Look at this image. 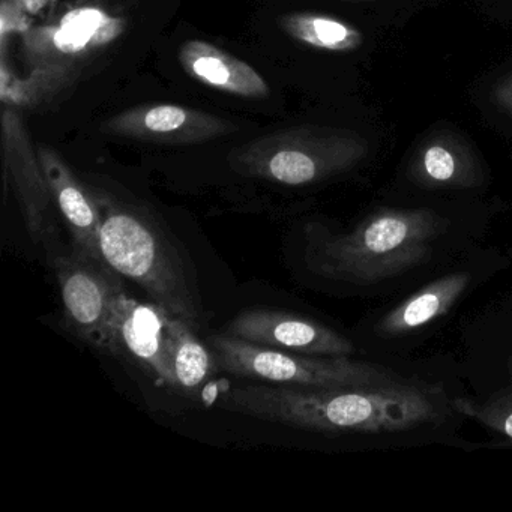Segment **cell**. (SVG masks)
Masks as SVG:
<instances>
[{
  "label": "cell",
  "instance_id": "6da1fadb",
  "mask_svg": "<svg viewBox=\"0 0 512 512\" xmlns=\"http://www.w3.org/2000/svg\"><path fill=\"white\" fill-rule=\"evenodd\" d=\"M218 407L326 434L401 433L445 418L436 388L406 380L350 388L239 386L221 394Z\"/></svg>",
  "mask_w": 512,
  "mask_h": 512
},
{
  "label": "cell",
  "instance_id": "7a4b0ae2",
  "mask_svg": "<svg viewBox=\"0 0 512 512\" xmlns=\"http://www.w3.org/2000/svg\"><path fill=\"white\" fill-rule=\"evenodd\" d=\"M101 215V250L116 272L194 331L206 325L196 272L169 227L142 203L88 184Z\"/></svg>",
  "mask_w": 512,
  "mask_h": 512
},
{
  "label": "cell",
  "instance_id": "3957f363",
  "mask_svg": "<svg viewBox=\"0 0 512 512\" xmlns=\"http://www.w3.org/2000/svg\"><path fill=\"white\" fill-rule=\"evenodd\" d=\"M443 229L430 209H380L343 235H310L305 257L322 277L376 283L424 262Z\"/></svg>",
  "mask_w": 512,
  "mask_h": 512
},
{
  "label": "cell",
  "instance_id": "277c9868",
  "mask_svg": "<svg viewBox=\"0 0 512 512\" xmlns=\"http://www.w3.org/2000/svg\"><path fill=\"white\" fill-rule=\"evenodd\" d=\"M367 154V140L353 131L296 127L245 143L233 152L230 166L247 178L302 187L347 172Z\"/></svg>",
  "mask_w": 512,
  "mask_h": 512
},
{
  "label": "cell",
  "instance_id": "5b68a950",
  "mask_svg": "<svg viewBox=\"0 0 512 512\" xmlns=\"http://www.w3.org/2000/svg\"><path fill=\"white\" fill-rule=\"evenodd\" d=\"M218 370L241 379L295 388H350L400 382L392 370L335 356L305 355L257 346L226 332L209 335Z\"/></svg>",
  "mask_w": 512,
  "mask_h": 512
},
{
  "label": "cell",
  "instance_id": "8992f818",
  "mask_svg": "<svg viewBox=\"0 0 512 512\" xmlns=\"http://www.w3.org/2000/svg\"><path fill=\"white\" fill-rule=\"evenodd\" d=\"M64 304L65 320L74 335L110 355V323L116 302L125 293L122 275L71 245L49 253Z\"/></svg>",
  "mask_w": 512,
  "mask_h": 512
},
{
  "label": "cell",
  "instance_id": "52a82bcc",
  "mask_svg": "<svg viewBox=\"0 0 512 512\" xmlns=\"http://www.w3.org/2000/svg\"><path fill=\"white\" fill-rule=\"evenodd\" d=\"M2 151L5 178L13 188L26 230L35 245L47 251L59 248V227L55 199L44 175L37 146L16 107L2 110Z\"/></svg>",
  "mask_w": 512,
  "mask_h": 512
},
{
  "label": "cell",
  "instance_id": "ba28073f",
  "mask_svg": "<svg viewBox=\"0 0 512 512\" xmlns=\"http://www.w3.org/2000/svg\"><path fill=\"white\" fill-rule=\"evenodd\" d=\"M167 314L157 304H143L127 292L116 302L110 323V355L131 359L154 382L178 391Z\"/></svg>",
  "mask_w": 512,
  "mask_h": 512
},
{
  "label": "cell",
  "instance_id": "9c48e42d",
  "mask_svg": "<svg viewBox=\"0 0 512 512\" xmlns=\"http://www.w3.org/2000/svg\"><path fill=\"white\" fill-rule=\"evenodd\" d=\"M104 133L160 145H199L235 133L229 119L178 104H145L107 119Z\"/></svg>",
  "mask_w": 512,
  "mask_h": 512
},
{
  "label": "cell",
  "instance_id": "30bf717a",
  "mask_svg": "<svg viewBox=\"0 0 512 512\" xmlns=\"http://www.w3.org/2000/svg\"><path fill=\"white\" fill-rule=\"evenodd\" d=\"M227 335L257 346L305 355L350 358L352 341L328 326L284 311L253 308L242 311L227 325Z\"/></svg>",
  "mask_w": 512,
  "mask_h": 512
},
{
  "label": "cell",
  "instance_id": "8fae6325",
  "mask_svg": "<svg viewBox=\"0 0 512 512\" xmlns=\"http://www.w3.org/2000/svg\"><path fill=\"white\" fill-rule=\"evenodd\" d=\"M44 175L53 199L70 230L73 247L97 262L109 265L101 250V215L97 200L86 182L80 181L59 152L47 145L37 146Z\"/></svg>",
  "mask_w": 512,
  "mask_h": 512
},
{
  "label": "cell",
  "instance_id": "7c38bea8",
  "mask_svg": "<svg viewBox=\"0 0 512 512\" xmlns=\"http://www.w3.org/2000/svg\"><path fill=\"white\" fill-rule=\"evenodd\" d=\"M410 179L427 190L481 185L482 169L469 143L451 131L428 137L413 155Z\"/></svg>",
  "mask_w": 512,
  "mask_h": 512
},
{
  "label": "cell",
  "instance_id": "4fadbf2b",
  "mask_svg": "<svg viewBox=\"0 0 512 512\" xmlns=\"http://www.w3.org/2000/svg\"><path fill=\"white\" fill-rule=\"evenodd\" d=\"M178 59L191 79L224 94L260 100L271 92L256 68L208 41H187L179 49Z\"/></svg>",
  "mask_w": 512,
  "mask_h": 512
},
{
  "label": "cell",
  "instance_id": "5bb4252c",
  "mask_svg": "<svg viewBox=\"0 0 512 512\" xmlns=\"http://www.w3.org/2000/svg\"><path fill=\"white\" fill-rule=\"evenodd\" d=\"M469 286V275L449 274L413 293L406 301L389 311L376 332L380 337H401L421 329L451 310Z\"/></svg>",
  "mask_w": 512,
  "mask_h": 512
},
{
  "label": "cell",
  "instance_id": "9a60e30c",
  "mask_svg": "<svg viewBox=\"0 0 512 512\" xmlns=\"http://www.w3.org/2000/svg\"><path fill=\"white\" fill-rule=\"evenodd\" d=\"M280 26L293 40L323 52H356L364 44V34L358 28L326 14H286Z\"/></svg>",
  "mask_w": 512,
  "mask_h": 512
},
{
  "label": "cell",
  "instance_id": "2e32d148",
  "mask_svg": "<svg viewBox=\"0 0 512 512\" xmlns=\"http://www.w3.org/2000/svg\"><path fill=\"white\" fill-rule=\"evenodd\" d=\"M167 331L178 391L194 394L218 370L217 359L184 320L169 316Z\"/></svg>",
  "mask_w": 512,
  "mask_h": 512
},
{
  "label": "cell",
  "instance_id": "e0dca14e",
  "mask_svg": "<svg viewBox=\"0 0 512 512\" xmlns=\"http://www.w3.org/2000/svg\"><path fill=\"white\" fill-rule=\"evenodd\" d=\"M79 74L76 67H34L28 79H20L8 71L7 61H2V104L16 107H32L58 95L74 82Z\"/></svg>",
  "mask_w": 512,
  "mask_h": 512
},
{
  "label": "cell",
  "instance_id": "ac0fdd59",
  "mask_svg": "<svg viewBox=\"0 0 512 512\" xmlns=\"http://www.w3.org/2000/svg\"><path fill=\"white\" fill-rule=\"evenodd\" d=\"M457 412L470 416L487 428L503 434L512 440V397L502 398L494 403H476V401L457 398L452 403Z\"/></svg>",
  "mask_w": 512,
  "mask_h": 512
},
{
  "label": "cell",
  "instance_id": "d6986e66",
  "mask_svg": "<svg viewBox=\"0 0 512 512\" xmlns=\"http://www.w3.org/2000/svg\"><path fill=\"white\" fill-rule=\"evenodd\" d=\"M494 101L512 115V73L494 89Z\"/></svg>",
  "mask_w": 512,
  "mask_h": 512
},
{
  "label": "cell",
  "instance_id": "ffe728a7",
  "mask_svg": "<svg viewBox=\"0 0 512 512\" xmlns=\"http://www.w3.org/2000/svg\"><path fill=\"white\" fill-rule=\"evenodd\" d=\"M341 2H365V0H341Z\"/></svg>",
  "mask_w": 512,
  "mask_h": 512
}]
</instances>
